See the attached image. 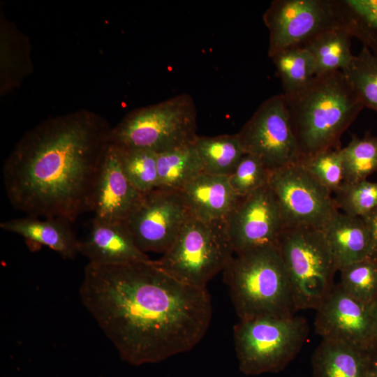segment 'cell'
<instances>
[{
	"instance_id": "6da1fadb",
	"label": "cell",
	"mask_w": 377,
	"mask_h": 377,
	"mask_svg": "<svg viewBox=\"0 0 377 377\" xmlns=\"http://www.w3.org/2000/svg\"><path fill=\"white\" fill-rule=\"evenodd\" d=\"M81 301L121 357L134 365L189 351L206 334L212 306L207 288L185 284L154 260L88 263Z\"/></svg>"
},
{
	"instance_id": "7a4b0ae2",
	"label": "cell",
	"mask_w": 377,
	"mask_h": 377,
	"mask_svg": "<svg viewBox=\"0 0 377 377\" xmlns=\"http://www.w3.org/2000/svg\"><path fill=\"white\" fill-rule=\"evenodd\" d=\"M111 128L80 110L47 119L18 141L3 167L7 197L28 216L74 222L93 210Z\"/></svg>"
},
{
	"instance_id": "3957f363",
	"label": "cell",
	"mask_w": 377,
	"mask_h": 377,
	"mask_svg": "<svg viewBox=\"0 0 377 377\" xmlns=\"http://www.w3.org/2000/svg\"><path fill=\"white\" fill-rule=\"evenodd\" d=\"M285 98L299 161L341 149L343 133L364 108L341 71L318 75L303 90Z\"/></svg>"
},
{
	"instance_id": "277c9868",
	"label": "cell",
	"mask_w": 377,
	"mask_h": 377,
	"mask_svg": "<svg viewBox=\"0 0 377 377\" xmlns=\"http://www.w3.org/2000/svg\"><path fill=\"white\" fill-rule=\"evenodd\" d=\"M223 272L239 319L286 317L297 311L277 246L235 254Z\"/></svg>"
},
{
	"instance_id": "5b68a950",
	"label": "cell",
	"mask_w": 377,
	"mask_h": 377,
	"mask_svg": "<svg viewBox=\"0 0 377 377\" xmlns=\"http://www.w3.org/2000/svg\"><path fill=\"white\" fill-rule=\"evenodd\" d=\"M196 131L195 104L184 93L131 112L111 128L109 141L122 149L158 154L194 144Z\"/></svg>"
},
{
	"instance_id": "8992f818",
	"label": "cell",
	"mask_w": 377,
	"mask_h": 377,
	"mask_svg": "<svg viewBox=\"0 0 377 377\" xmlns=\"http://www.w3.org/2000/svg\"><path fill=\"white\" fill-rule=\"evenodd\" d=\"M308 334L307 321L295 315L239 319L233 329L239 370L248 376L283 371L299 353Z\"/></svg>"
},
{
	"instance_id": "52a82bcc",
	"label": "cell",
	"mask_w": 377,
	"mask_h": 377,
	"mask_svg": "<svg viewBox=\"0 0 377 377\" xmlns=\"http://www.w3.org/2000/svg\"><path fill=\"white\" fill-rule=\"evenodd\" d=\"M277 248L296 310L317 309L334 286L338 271L322 230L285 228Z\"/></svg>"
},
{
	"instance_id": "ba28073f",
	"label": "cell",
	"mask_w": 377,
	"mask_h": 377,
	"mask_svg": "<svg viewBox=\"0 0 377 377\" xmlns=\"http://www.w3.org/2000/svg\"><path fill=\"white\" fill-rule=\"evenodd\" d=\"M225 221L191 217L172 246L155 263L177 280L205 288L234 256Z\"/></svg>"
},
{
	"instance_id": "9c48e42d",
	"label": "cell",
	"mask_w": 377,
	"mask_h": 377,
	"mask_svg": "<svg viewBox=\"0 0 377 377\" xmlns=\"http://www.w3.org/2000/svg\"><path fill=\"white\" fill-rule=\"evenodd\" d=\"M268 55L302 47L318 34L343 27L338 0H275L263 15Z\"/></svg>"
},
{
	"instance_id": "30bf717a",
	"label": "cell",
	"mask_w": 377,
	"mask_h": 377,
	"mask_svg": "<svg viewBox=\"0 0 377 377\" xmlns=\"http://www.w3.org/2000/svg\"><path fill=\"white\" fill-rule=\"evenodd\" d=\"M269 186L278 201L285 228L322 229L339 211L332 193L299 163L271 172Z\"/></svg>"
},
{
	"instance_id": "8fae6325",
	"label": "cell",
	"mask_w": 377,
	"mask_h": 377,
	"mask_svg": "<svg viewBox=\"0 0 377 377\" xmlns=\"http://www.w3.org/2000/svg\"><path fill=\"white\" fill-rule=\"evenodd\" d=\"M237 134L245 153L258 157L270 172L299 161L283 94L263 102Z\"/></svg>"
},
{
	"instance_id": "7c38bea8",
	"label": "cell",
	"mask_w": 377,
	"mask_h": 377,
	"mask_svg": "<svg viewBox=\"0 0 377 377\" xmlns=\"http://www.w3.org/2000/svg\"><path fill=\"white\" fill-rule=\"evenodd\" d=\"M191 217L181 191L156 188L143 195L124 222L142 251L163 254Z\"/></svg>"
},
{
	"instance_id": "4fadbf2b",
	"label": "cell",
	"mask_w": 377,
	"mask_h": 377,
	"mask_svg": "<svg viewBox=\"0 0 377 377\" xmlns=\"http://www.w3.org/2000/svg\"><path fill=\"white\" fill-rule=\"evenodd\" d=\"M225 225L235 254L265 246H277L285 226L269 184L239 198Z\"/></svg>"
},
{
	"instance_id": "5bb4252c",
	"label": "cell",
	"mask_w": 377,
	"mask_h": 377,
	"mask_svg": "<svg viewBox=\"0 0 377 377\" xmlns=\"http://www.w3.org/2000/svg\"><path fill=\"white\" fill-rule=\"evenodd\" d=\"M316 310L315 331L322 339L374 351L370 304L355 299L338 283Z\"/></svg>"
},
{
	"instance_id": "9a60e30c",
	"label": "cell",
	"mask_w": 377,
	"mask_h": 377,
	"mask_svg": "<svg viewBox=\"0 0 377 377\" xmlns=\"http://www.w3.org/2000/svg\"><path fill=\"white\" fill-rule=\"evenodd\" d=\"M142 196L123 171L119 147L109 143L96 183L93 219L106 223L124 222Z\"/></svg>"
},
{
	"instance_id": "2e32d148",
	"label": "cell",
	"mask_w": 377,
	"mask_h": 377,
	"mask_svg": "<svg viewBox=\"0 0 377 377\" xmlns=\"http://www.w3.org/2000/svg\"><path fill=\"white\" fill-rule=\"evenodd\" d=\"M78 252L89 263L119 265L151 260L135 244L124 222L92 220L87 235L78 242Z\"/></svg>"
},
{
	"instance_id": "e0dca14e",
	"label": "cell",
	"mask_w": 377,
	"mask_h": 377,
	"mask_svg": "<svg viewBox=\"0 0 377 377\" xmlns=\"http://www.w3.org/2000/svg\"><path fill=\"white\" fill-rule=\"evenodd\" d=\"M191 216L206 222L225 221L239 197L228 177L202 172L181 191Z\"/></svg>"
},
{
	"instance_id": "ac0fdd59",
	"label": "cell",
	"mask_w": 377,
	"mask_h": 377,
	"mask_svg": "<svg viewBox=\"0 0 377 377\" xmlns=\"http://www.w3.org/2000/svg\"><path fill=\"white\" fill-rule=\"evenodd\" d=\"M321 230L338 271L370 258V235L361 217L338 211Z\"/></svg>"
},
{
	"instance_id": "d6986e66",
	"label": "cell",
	"mask_w": 377,
	"mask_h": 377,
	"mask_svg": "<svg viewBox=\"0 0 377 377\" xmlns=\"http://www.w3.org/2000/svg\"><path fill=\"white\" fill-rule=\"evenodd\" d=\"M70 224L57 219L27 216L2 221L0 228L31 243L47 246L64 259H73L79 253V239Z\"/></svg>"
},
{
	"instance_id": "ffe728a7",
	"label": "cell",
	"mask_w": 377,
	"mask_h": 377,
	"mask_svg": "<svg viewBox=\"0 0 377 377\" xmlns=\"http://www.w3.org/2000/svg\"><path fill=\"white\" fill-rule=\"evenodd\" d=\"M372 353L322 339L311 357L313 376L368 377Z\"/></svg>"
},
{
	"instance_id": "44dd1931",
	"label": "cell",
	"mask_w": 377,
	"mask_h": 377,
	"mask_svg": "<svg viewBox=\"0 0 377 377\" xmlns=\"http://www.w3.org/2000/svg\"><path fill=\"white\" fill-rule=\"evenodd\" d=\"M351 35L344 27L327 30L302 47L311 55L316 75L342 71L354 55L351 52Z\"/></svg>"
},
{
	"instance_id": "7402d4cb",
	"label": "cell",
	"mask_w": 377,
	"mask_h": 377,
	"mask_svg": "<svg viewBox=\"0 0 377 377\" xmlns=\"http://www.w3.org/2000/svg\"><path fill=\"white\" fill-rule=\"evenodd\" d=\"M157 188L180 191L203 168L194 144L157 154Z\"/></svg>"
},
{
	"instance_id": "603a6c76",
	"label": "cell",
	"mask_w": 377,
	"mask_h": 377,
	"mask_svg": "<svg viewBox=\"0 0 377 377\" xmlns=\"http://www.w3.org/2000/svg\"><path fill=\"white\" fill-rule=\"evenodd\" d=\"M194 146L202 162L203 172L209 175L230 176L245 154L237 133L198 135Z\"/></svg>"
},
{
	"instance_id": "cb8c5ba5",
	"label": "cell",
	"mask_w": 377,
	"mask_h": 377,
	"mask_svg": "<svg viewBox=\"0 0 377 377\" xmlns=\"http://www.w3.org/2000/svg\"><path fill=\"white\" fill-rule=\"evenodd\" d=\"M272 59L282 84L283 94L286 97L303 90L316 76L314 61L304 47L283 50Z\"/></svg>"
},
{
	"instance_id": "d4e9b609",
	"label": "cell",
	"mask_w": 377,
	"mask_h": 377,
	"mask_svg": "<svg viewBox=\"0 0 377 377\" xmlns=\"http://www.w3.org/2000/svg\"><path fill=\"white\" fill-rule=\"evenodd\" d=\"M343 27L377 55V0H338Z\"/></svg>"
},
{
	"instance_id": "484cf974",
	"label": "cell",
	"mask_w": 377,
	"mask_h": 377,
	"mask_svg": "<svg viewBox=\"0 0 377 377\" xmlns=\"http://www.w3.org/2000/svg\"><path fill=\"white\" fill-rule=\"evenodd\" d=\"M341 154L344 183L367 179L377 171V135L367 131L363 137L353 136L348 145L341 149Z\"/></svg>"
},
{
	"instance_id": "4316f807",
	"label": "cell",
	"mask_w": 377,
	"mask_h": 377,
	"mask_svg": "<svg viewBox=\"0 0 377 377\" xmlns=\"http://www.w3.org/2000/svg\"><path fill=\"white\" fill-rule=\"evenodd\" d=\"M341 72L364 107L377 113V55L363 47Z\"/></svg>"
},
{
	"instance_id": "83f0119b",
	"label": "cell",
	"mask_w": 377,
	"mask_h": 377,
	"mask_svg": "<svg viewBox=\"0 0 377 377\" xmlns=\"http://www.w3.org/2000/svg\"><path fill=\"white\" fill-rule=\"evenodd\" d=\"M119 149L123 171L134 188L143 195L157 188V153Z\"/></svg>"
},
{
	"instance_id": "f1b7e54d",
	"label": "cell",
	"mask_w": 377,
	"mask_h": 377,
	"mask_svg": "<svg viewBox=\"0 0 377 377\" xmlns=\"http://www.w3.org/2000/svg\"><path fill=\"white\" fill-rule=\"evenodd\" d=\"M340 286L350 296L370 304L377 297V260L368 258L341 270Z\"/></svg>"
},
{
	"instance_id": "f546056e",
	"label": "cell",
	"mask_w": 377,
	"mask_h": 377,
	"mask_svg": "<svg viewBox=\"0 0 377 377\" xmlns=\"http://www.w3.org/2000/svg\"><path fill=\"white\" fill-rule=\"evenodd\" d=\"M334 193L337 209L350 216L362 217L377 207V182H343Z\"/></svg>"
},
{
	"instance_id": "4dcf8cb0",
	"label": "cell",
	"mask_w": 377,
	"mask_h": 377,
	"mask_svg": "<svg viewBox=\"0 0 377 377\" xmlns=\"http://www.w3.org/2000/svg\"><path fill=\"white\" fill-rule=\"evenodd\" d=\"M298 163L332 193L343 183L341 149L324 151Z\"/></svg>"
},
{
	"instance_id": "1f68e13d",
	"label": "cell",
	"mask_w": 377,
	"mask_h": 377,
	"mask_svg": "<svg viewBox=\"0 0 377 377\" xmlns=\"http://www.w3.org/2000/svg\"><path fill=\"white\" fill-rule=\"evenodd\" d=\"M270 173L258 157L245 153L228 179L235 193L242 198L268 184Z\"/></svg>"
},
{
	"instance_id": "d6a6232c",
	"label": "cell",
	"mask_w": 377,
	"mask_h": 377,
	"mask_svg": "<svg viewBox=\"0 0 377 377\" xmlns=\"http://www.w3.org/2000/svg\"><path fill=\"white\" fill-rule=\"evenodd\" d=\"M361 218L370 235L371 245L370 258L377 260V207Z\"/></svg>"
},
{
	"instance_id": "836d02e7",
	"label": "cell",
	"mask_w": 377,
	"mask_h": 377,
	"mask_svg": "<svg viewBox=\"0 0 377 377\" xmlns=\"http://www.w3.org/2000/svg\"><path fill=\"white\" fill-rule=\"evenodd\" d=\"M371 314L373 323L374 351H377V297L370 304Z\"/></svg>"
},
{
	"instance_id": "e575fe53",
	"label": "cell",
	"mask_w": 377,
	"mask_h": 377,
	"mask_svg": "<svg viewBox=\"0 0 377 377\" xmlns=\"http://www.w3.org/2000/svg\"><path fill=\"white\" fill-rule=\"evenodd\" d=\"M368 377H377V351L371 354Z\"/></svg>"
}]
</instances>
